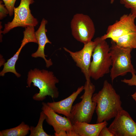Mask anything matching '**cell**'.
<instances>
[{"instance_id":"obj_1","label":"cell","mask_w":136,"mask_h":136,"mask_svg":"<svg viewBox=\"0 0 136 136\" xmlns=\"http://www.w3.org/2000/svg\"><path fill=\"white\" fill-rule=\"evenodd\" d=\"M92 99L96 104L97 123L115 118L123 109L120 96L107 80L104 81L101 89L93 94Z\"/></svg>"},{"instance_id":"obj_2","label":"cell","mask_w":136,"mask_h":136,"mask_svg":"<svg viewBox=\"0 0 136 136\" xmlns=\"http://www.w3.org/2000/svg\"><path fill=\"white\" fill-rule=\"evenodd\" d=\"M59 82L52 72L36 68L28 72L27 83L28 87H30L33 83L34 86L39 89V92L35 94L32 98L34 100L40 101L44 100L48 96L53 99L58 97L59 92L56 84Z\"/></svg>"},{"instance_id":"obj_3","label":"cell","mask_w":136,"mask_h":136,"mask_svg":"<svg viewBox=\"0 0 136 136\" xmlns=\"http://www.w3.org/2000/svg\"><path fill=\"white\" fill-rule=\"evenodd\" d=\"M95 39L96 43L92 53L89 73L90 77L96 80L110 73L112 60L110 47L106 40L101 37Z\"/></svg>"},{"instance_id":"obj_4","label":"cell","mask_w":136,"mask_h":136,"mask_svg":"<svg viewBox=\"0 0 136 136\" xmlns=\"http://www.w3.org/2000/svg\"><path fill=\"white\" fill-rule=\"evenodd\" d=\"M84 92L80 97L81 100L72 106L69 119L72 125L77 122L90 123L95 110L96 104L92 99L95 86L91 80L86 81Z\"/></svg>"},{"instance_id":"obj_5","label":"cell","mask_w":136,"mask_h":136,"mask_svg":"<svg viewBox=\"0 0 136 136\" xmlns=\"http://www.w3.org/2000/svg\"><path fill=\"white\" fill-rule=\"evenodd\" d=\"M110 54L112 60L110 77L112 82L119 76H123L128 73L135 74V69L131 60L132 49L125 48L117 45L111 40Z\"/></svg>"},{"instance_id":"obj_6","label":"cell","mask_w":136,"mask_h":136,"mask_svg":"<svg viewBox=\"0 0 136 136\" xmlns=\"http://www.w3.org/2000/svg\"><path fill=\"white\" fill-rule=\"evenodd\" d=\"M74 38L84 45L91 41L95 32L94 23L88 15L82 13L75 15L71 22Z\"/></svg>"},{"instance_id":"obj_7","label":"cell","mask_w":136,"mask_h":136,"mask_svg":"<svg viewBox=\"0 0 136 136\" xmlns=\"http://www.w3.org/2000/svg\"><path fill=\"white\" fill-rule=\"evenodd\" d=\"M34 2V0H21L19 5L14 8L13 19L11 22L5 24L2 33L6 34L17 27L26 28L29 26H36L38 22L31 14L29 8L30 5Z\"/></svg>"},{"instance_id":"obj_8","label":"cell","mask_w":136,"mask_h":136,"mask_svg":"<svg viewBox=\"0 0 136 136\" xmlns=\"http://www.w3.org/2000/svg\"><path fill=\"white\" fill-rule=\"evenodd\" d=\"M136 17L130 13L122 15L119 20L108 26L106 33L101 37L103 40L108 38L115 41L120 37L128 33L136 32L135 23Z\"/></svg>"},{"instance_id":"obj_9","label":"cell","mask_w":136,"mask_h":136,"mask_svg":"<svg viewBox=\"0 0 136 136\" xmlns=\"http://www.w3.org/2000/svg\"><path fill=\"white\" fill-rule=\"evenodd\" d=\"M108 128L114 136H136V123L123 109L118 113Z\"/></svg>"},{"instance_id":"obj_10","label":"cell","mask_w":136,"mask_h":136,"mask_svg":"<svg viewBox=\"0 0 136 136\" xmlns=\"http://www.w3.org/2000/svg\"><path fill=\"white\" fill-rule=\"evenodd\" d=\"M96 41L95 39L84 45L81 50L73 52L64 47V51L68 53L84 75L86 81L90 80L89 70L91 62V58Z\"/></svg>"},{"instance_id":"obj_11","label":"cell","mask_w":136,"mask_h":136,"mask_svg":"<svg viewBox=\"0 0 136 136\" xmlns=\"http://www.w3.org/2000/svg\"><path fill=\"white\" fill-rule=\"evenodd\" d=\"M42 105L41 110L46 115V121L53 128L55 131L54 136L62 130L66 131L74 129L73 125L69 118L58 115L47 103L43 102Z\"/></svg>"},{"instance_id":"obj_12","label":"cell","mask_w":136,"mask_h":136,"mask_svg":"<svg viewBox=\"0 0 136 136\" xmlns=\"http://www.w3.org/2000/svg\"><path fill=\"white\" fill-rule=\"evenodd\" d=\"M48 21L43 18L41 22L40 26L38 30L35 32V35L38 44V47L37 50L32 53L31 56L34 58L40 57L44 60L46 66L48 68L53 64L51 59H47L46 58L47 56L44 53V49L46 45L48 43L51 44V42L49 40L46 35L47 31L46 29V25Z\"/></svg>"},{"instance_id":"obj_13","label":"cell","mask_w":136,"mask_h":136,"mask_svg":"<svg viewBox=\"0 0 136 136\" xmlns=\"http://www.w3.org/2000/svg\"><path fill=\"white\" fill-rule=\"evenodd\" d=\"M84 90V86L79 87L77 90L66 98L58 101L47 103L56 113L64 115L69 119L73 104L79 95Z\"/></svg>"},{"instance_id":"obj_14","label":"cell","mask_w":136,"mask_h":136,"mask_svg":"<svg viewBox=\"0 0 136 136\" xmlns=\"http://www.w3.org/2000/svg\"><path fill=\"white\" fill-rule=\"evenodd\" d=\"M107 121L94 124L85 122H77L73 125L74 130L79 136H98L105 126H107Z\"/></svg>"},{"instance_id":"obj_15","label":"cell","mask_w":136,"mask_h":136,"mask_svg":"<svg viewBox=\"0 0 136 136\" xmlns=\"http://www.w3.org/2000/svg\"><path fill=\"white\" fill-rule=\"evenodd\" d=\"M25 45L24 44L21 43L20 47L16 53L13 56L8 59L7 61L4 63L3 69L0 73V76H4L6 73L11 72L13 73L18 78L21 76V75L16 71L15 65L20 52Z\"/></svg>"},{"instance_id":"obj_16","label":"cell","mask_w":136,"mask_h":136,"mask_svg":"<svg viewBox=\"0 0 136 136\" xmlns=\"http://www.w3.org/2000/svg\"><path fill=\"white\" fill-rule=\"evenodd\" d=\"M30 126L23 122L17 126L0 131V136H25L30 131Z\"/></svg>"},{"instance_id":"obj_17","label":"cell","mask_w":136,"mask_h":136,"mask_svg":"<svg viewBox=\"0 0 136 136\" xmlns=\"http://www.w3.org/2000/svg\"><path fill=\"white\" fill-rule=\"evenodd\" d=\"M114 41L120 47L132 49L136 48V32L124 35Z\"/></svg>"},{"instance_id":"obj_18","label":"cell","mask_w":136,"mask_h":136,"mask_svg":"<svg viewBox=\"0 0 136 136\" xmlns=\"http://www.w3.org/2000/svg\"><path fill=\"white\" fill-rule=\"evenodd\" d=\"M46 115L42 111L40 112V116L38 123L36 126H30L29 136H51L47 134L44 130L43 124L46 120Z\"/></svg>"},{"instance_id":"obj_19","label":"cell","mask_w":136,"mask_h":136,"mask_svg":"<svg viewBox=\"0 0 136 136\" xmlns=\"http://www.w3.org/2000/svg\"><path fill=\"white\" fill-rule=\"evenodd\" d=\"M120 3L131 10V14L136 17V0H119Z\"/></svg>"},{"instance_id":"obj_20","label":"cell","mask_w":136,"mask_h":136,"mask_svg":"<svg viewBox=\"0 0 136 136\" xmlns=\"http://www.w3.org/2000/svg\"><path fill=\"white\" fill-rule=\"evenodd\" d=\"M8 10L9 14L10 16L14 14L15 4L16 0H2Z\"/></svg>"},{"instance_id":"obj_21","label":"cell","mask_w":136,"mask_h":136,"mask_svg":"<svg viewBox=\"0 0 136 136\" xmlns=\"http://www.w3.org/2000/svg\"><path fill=\"white\" fill-rule=\"evenodd\" d=\"M131 78L129 79H124L121 81L130 86H136V75L135 74H132Z\"/></svg>"},{"instance_id":"obj_22","label":"cell","mask_w":136,"mask_h":136,"mask_svg":"<svg viewBox=\"0 0 136 136\" xmlns=\"http://www.w3.org/2000/svg\"><path fill=\"white\" fill-rule=\"evenodd\" d=\"M2 1H0V19L2 20L6 17L9 14L8 11Z\"/></svg>"},{"instance_id":"obj_23","label":"cell","mask_w":136,"mask_h":136,"mask_svg":"<svg viewBox=\"0 0 136 136\" xmlns=\"http://www.w3.org/2000/svg\"><path fill=\"white\" fill-rule=\"evenodd\" d=\"M98 136H114L107 126L104 127L100 131Z\"/></svg>"},{"instance_id":"obj_24","label":"cell","mask_w":136,"mask_h":136,"mask_svg":"<svg viewBox=\"0 0 136 136\" xmlns=\"http://www.w3.org/2000/svg\"><path fill=\"white\" fill-rule=\"evenodd\" d=\"M66 132L67 136H79L74 129L68 130Z\"/></svg>"},{"instance_id":"obj_25","label":"cell","mask_w":136,"mask_h":136,"mask_svg":"<svg viewBox=\"0 0 136 136\" xmlns=\"http://www.w3.org/2000/svg\"><path fill=\"white\" fill-rule=\"evenodd\" d=\"M55 136H67L66 131L62 130L56 134Z\"/></svg>"},{"instance_id":"obj_26","label":"cell","mask_w":136,"mask_h":136,"mask_svg":"<svg viewBox=\"0 0 136 136\" xmlns=\"http://www.w3.org/2000/svg\"><path fill=\"white\" fill-rule=\"evenodd\" d=\"M131 96L133 99L135 100L136 103V91L134 93L131 95Z\"/></svg>"},{"instance_id":"obj_27","label":"cell","mask_w":136,"mask_h":136,"mask_svg":"<svg viewBox=\"0 0 136 136\" xmlns=\"http://www.w3.org/2000/svg\"><path fill=\"white\" fill-rule=\"evenodd\" d=\"M115 0H110V3L113 4Z\"/></svg>"}]
</instances>
